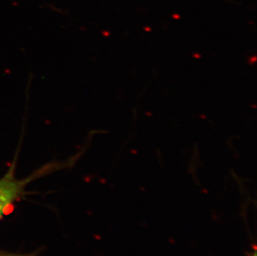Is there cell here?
<instances>
[{
	"mask_svg": "<svg viewBox=\"0 0 257 256\" xmlns=\"http://www.w3.org/2000/svg\"><path fill=\"white\" fill-rule=\"evenodd\" d=\"M248 256H257L256 246L255 245L253 246L252 251L248 253Z\"/></svg>",
	"mask_w": 257,
	"mask_h": 256,
	"instance_id": "3",
	"label": "cell"
},
{
	"mask_svg": "<svg viewBox=\"0 0 257 256\" xmlns=\"http://www.w3.org/2000/svg\"><path fill=\"white\" fill-rule=\"evenodd\" d=\"M0 256H38L36 254H12V253H0Z\"/></svg>",
	"mask_w": 257,
	"mask_h": 256,
	"instance_id": "2",
	"label": "cell"
},
{
	"mask_svg": "<svg viewBox=\"0 0 257 256\" xmlns=\"http://www.w3.org/2000/svg\"><path fill=\"white\" fill-rule=\"evenodd\" d=\"M21 140L18 147L17 153H15V157L7 172L0 178V220L2 219L5 210L10 207L15 201L21 198L25 194V189L32 181L39 179L47 174L56 172L65 166V162H52L44 165L33 172L29 177L25 178H17L15 177V170L18 157L20 154Z\"/></svg>",
	"mask_w": 257,
	"mask_h": 256,
	"instance_id": "1",
	"label": "cell"
}]
</instances>
